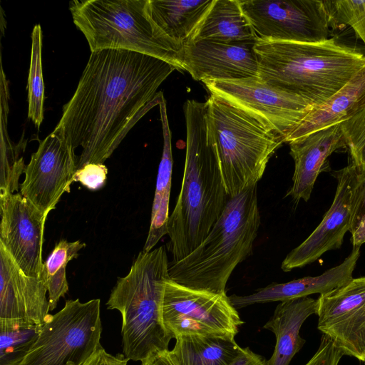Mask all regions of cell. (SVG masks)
<instances>
[{
  "mask_svg": "<svg viewBox=\"0 0 365 365\" xmlns=\"http://www.w3.org/2000/svg\"><path fill=\"white\" fill-rule=\"evenodd\" d=\"M124 354L113 356L101 345L82 365H127Z\"/></svg>",
  "mask_w": 365,
  "mask_h": 365,
  "instance_id": "cell-35",
  "label": "cell"
},
{
  "mask_svg": "<svg viewBox=\"0 0 365 365\" xmlns=\"http://www.w3.org/2000/svg\"><path fill=\"white\" fill-rule=\"evenodd\" d=\"M108 169L103 163H88L78 169L74 182H80L91 190L101 188L107 179Z\"/></svg>",
  "mask_w": 365,
  "mask_h": 365,
  "instance_id": "cell-32",
  "label": "cell"
},
{
  "mask_svg": "<svg viewBox=\"0 0 365 365\" xmlns=\"http://www.w3.org/2000/svg\"><path fill=\"white\" fill-rule=\"evenodd\" d=\"M86 246L80 240H61L44 262L43 276L48 289L50 310H53L61 297L68 291L66 268L68 262L78 257V251Z\"/></svg>",
  "mask_w": 365,
  "mask_h": 365,
  "instance_id": "cell-28",
  "label": "cell"
},
{
  "mask_svg": "<svg viewBox=\"0 0 365 365\" xmlns=\"http://www.w3.org/2000/svg\"><path fill=\"white\" fill-rule=\"evenodd\" d=\"M365 106V66L326 102L315 106L287 137L286 143L341 124Z\"/></svg>",
  "mask_w": 365,
  "mask_h": 365,
  "instance_id": "cell-21",
  "label": "cell"
},
{
  "mask_svg": "<svg viewBox=\"0 0 365 365\" xmlns=\"http://www.w3.org/2000/svg\"><path fill=\"white\" fill-rule=\"evenodd\" d=\"M9 89L6 85L1 86V170L0 193L18 191L19 178L24 173L26 166L20 157L19 145H14L7 132Z\"/></svg>",
  "mask_w": 365,
  "mask_h": 365,
  "instance_id": "cell-27",
  "label": "cell"
},
{
  "mask_svg": "<svg viewBox=\"0 0 365 365\" xmlns=\"http://www.w3.org/2000/svg\"><path fill=\"white\" fill-rule=\"evenodd\" d=\"M165 246L141 251L125 277H120L106 303L122 316L123 352L128 360L145 361L168 350L172 339L160 319V305L169 275Z\"/></svg>",
  "mask_w": 365,
  "mask_h": 365,
  "instance_id": "cell-5",
  "label": "cell"
},
{
  "mask_svg": "<svg viewBox=\"0 0 365 365\" xmlns=\"http://www.w3.org/2000/svg\"><path fill=\"white\" fill-rule=\"evenodd\" d=\"M317 300L306 297L281 302L264 328L272 331L276 338L273 354L266 365H289L294 355L305 344L299 334L305 320L317 314Z\"/></svg>",
  "mask_w": 365,
  "mask_h": 365,
  "instance_id": "cell-20",
  "label": "cell"
},
{
  "mask_svg": "<svg viewBox=\"0 0 365 365\" xmlns=\"http://www.w3.org/2000/svg\"><path fill=\"white\" fill-rule=\"evenodd\" d=\"M214 0H147L145 11L168 37L185 47L192 41Z\"/></svg>",
  "mask_w": 365,
  "mask_h": 365,
  "instance_id": "cell-22",
  "label": "cell"
},
{
  "mask_svg": "<svg viewBox=\"0 0 365 365\" xmlns=\"http://www.w3.org/2000/svg\"><path fill=\"white\" fill-rule=\"evenodd\" d=\"M351 234L353 247H360L365 243V215L361 218Z\"/></svg>",
  "mask_w": 365,
  "mask_h": 365,
  "instance_id": "cell-38",
  "label": "cell"
},
{
  "mask_svg": "<svg viewBox=\"0 0 365 365\" xmlns=\"http://www.w3.org/2000/svg\"><path fill=\"white\" fill-rule=\"evenodd\" d=\"M42 325L0 319V365H19L31 350Z\"/></svg>",
  "mask_w": 365,
  "mask_h": 365,
  "instance_id": "cell-26",
  "label": "cell"
},
{
  "mask_svg": "<svg viewBox=\"0 0 365 365\" xmlns=\"http://www.w3.org/2000/svg\"><path fill=\"white\" fill-rule=\"evenodd\" d=\"M101 301L66 300L48 317L31 350L19 365H82L101 346Z\"/></svg>",
  "mask_w": 365,
  "mask_h": 365,
  "instance_id": "cell-8",
  "label": "cell"
},
{
  "mask_svg": "<svg viewBox=\"0 0 365 365\" xmlns=\"http://www.w3.org/2000/svg\"><path fill=\"white\" fill-rule=\"evenodd\" d=\"M346 148L358 173H365V106L355 115L341 123Z\"/></svg>",
  "mask_w": 365,
  "mask_h": 365,
  "instance_id": "cell-31",
  "label": "cell"
},
{
  "mask_svg": "<svg viewBox=\"0 0 365 365\" xmlns=\"http://www.w3.org/2000/svg\"><path fill=\"white\" fill-rule=\"evenodd\" d=\"M230 365H266V361L246 347L242 348L241 352Z\"/></svg>",
  "mask_w": 365,
  "mask_h": 365,
  "instance_id": "cell-36",
  "label": "cell"
},
{
  "mask_svg": "<svg viewBox=\"0 0 365 365\" xmlns=\"http://www.w3.org/2000/svg\"><path fill=\"white\" fill-rule=\"evenodd\" d=\"M78 157L66 143L52 132L39 142L26 166L20 192L44 215L55 209L74 181Z\"/></svg>",
  "mask_w": 365,
  "mask_h": 365,
  "instance_id": "cell-13",
  "label": "cell"
},
{
  "mask_svg": "<svg viewBox=\"0 0 365 365\" xmlns=\"http://www.w3.org/2000/svg\"><path fill=\"white\" fill-rule=\"evenodd\" d=\"M255 42L192 41L184 47V68L200 81L258 76Z\"/></svg>",
  "mask_w": 365,
  "mask_h": 365,
  "instance_id": "cell-16",
  "label": "cell"
},
{
  "mask_svg": "<svg viewBox=\"0 0 365 365\" xmlns=\"http://www.w3.org/2000/svg\"><path fill=\"white\" fill-rule=\"evenodd\" d=\"M159 108L163 137V153L158 167L150 228L143 249L144 252H150L153 250L161 238L168 235L170 216L169 202L173 159L171 132L167 114L166 101L164 97L161 99Z\"/></svg>",
  "mask_w": 365,
  "mask_h": 365,
  "instance_id": "cell-23",
  "label": "cell"
},
{
  "mask_svg": "<svg viewBox=\"0 0 365 365\" xmlns=\"http://www.w3.org/2000/svg\"><path fill=\"white\" fill-rule=\"evenodd\" d=\"M207 123L216 144L229 197L257 185L269 160L284 143L282 136L251 113L211 94L206 101Z\"/></svg>",
  "mask_w": 365,
  "mask_h": 365,
  "instance_id": "cell-6",
  "label": "cell"
},
{
  "mask_svg": "<svg viewBox=\"0 0 365 365\" xmlns=\"http://www.w3.org/2000/svg\"><path fill=\"white\" fill-rule=\"evenodd\" d=\"M317 328L346 356L365 362V277L317 298Z\"/></svg>",
  "mask_w": 365,
  "mask_h": 365,
  "instance_id": "cell-12",
  "label": "cell"
},
{
  "mask_svg": "<svg viewBox=\"0 0 365 365\" xmlns=\"http://www.w3.org/2000/svg\"><path fill=\"white\" fill-rule=\"evenodd\" d=\"M324 3L330 27L351 26L365 45V0L324 1Z\"/></svg>",
  "mask_w": 365,
  "mask_h": 365,
  "instance_id": "cell-30",
  "label": "cell"
},
{
  "mask_svg": "<svg viewBox=\"0 0 365 365\" xmlns=\"http://www.w3.org/2000/svg\"><path fill=\"white\" fill-rule=\"evenodd\" d=\"M199 40L255 42L257 38L239 0H214L192 39Z\"/></svg>",
  "mask_w": 365,
  "mask_h": 365,
  "instance_id": "cell-24",
  "label": "cell"
},
{
  "mask_svg": "<svg viewBox=\"0 0 365 365\" xmlns=\"http://www.w3.org/2000/svg\"><path fill=\"white\" fill-rule=\"evenodd\" d=\"M364 364H365V362H364Z\"/></svg>",
  "mask_w": 365,
  "mask_h": 365,
  "instance_id": "cell-39",
  "label": "cell"
},
{
  "mask_svg": "<svg viewBox=\"0 0 365 365\" xmlns=\"http://www.w3.org/2000/svg\"><path fill=\"white\" fill-rule=\"evenodd\" d=\"M0 245L28 276L44 277L42 246L47 216L21 192L0 193Z\"/></svg>",
  "mask_w": 365,
  "mask_h": 365,
  "instance_id": "cell-14",
  "label": "cell"
},
{
  "mask_svg": "<svg viewBox=\"0 0 365 365\" xmlns=\"http://www.w3.org/2000/svg\"><path fill=\"white\" fill-rule=\"evenodd\" d=\"M343 356L332 341L322 334L317 351L304 365H338Z\"/></svg>",
  "mask_w": 365,
  "mask_h": 365,
  "instance_id": "cell-33",
  "label": "cell"
},
{
  "mask_svg": "<svg viewBox=\"0 0 365 365\" xmlns=\"http://www.w3.org/2000/svg\"><path fill=\"white\" fill-rule=\"evenodd\" d=\"M42 31L36 24L31 33L30 67L27 81L28 118L39 129L43 120L44 83L41 61Z\"/></svg>",
  "mask_w": 365,
  "mask_h": 365,
  "instance_id": "cell-29",
  "label": "cell"
},
{
  "mask_svg": "<svg viewBox=\"0 0 365 365\" xmlns=\"http://www.w3.org/2000/svg\"><path fill=\"white\" fill-rule=\"evenodd\" d=\"M186 154L181 189L169 216L168 250L170 262L190 255L209 234L229 197L222 179L216 144L207 123V103L184 104Z\"/></svg>",
  "mask_w": 365,
  "mask_h": 365,
  "instance_id": "cell-2",
  "label": "cell"
},
{
  "mask_svg": "<svg viewBox=\"0 0 365 365\" xmlns=\"http://www.w3.org/2000/svg\"><path fill=\"white\" fill-rule=\"evenodd\" d=\"M242 349L235 339L184 335L169 354L178 365H230Z\"/></svg>",
  "mask_w": 365,
  "mask_h": 365,
  "instance_id": "cell-25",
  "label": "cell"
},
{
  "mask_svg": "<svg viewBox=\"0 0 365 365\" xmlns=\"http://www.w3.org/2000/svg\"><path fill=\"white\" fill-rule=\"evenodd\" d=\"M360 257V247H353L344 261L315 277H304L283 283H272L254 293L229 297L231 304L241 309L255 304L284 302L306 297L313 294H325L341 287L353 278V273Z\"/></svg>",
  "mask_w": 365,
  "mask_h": 365,
  "instance_id": "cell-19",
  "label": "cell"
},
{
  "mask_svg": "<svg viewBox=\"0 0 365 365\" xmlns=\"http://www.w3.org/2000/svg\"><path fill=\"white\" fill-rule=\"evenodd\" d=\"M160 319L175 339L184 335L235 339L244 323L226 293L190 288L170 279L165 284Z\"/></svg>",
  "mask_w": 365,
  "mask_h": 365,
  "instance_id": "cell-9",
  "label": "cell"
},
{
  "mask_svg": "<svg viewBox=\"0 0 365 365\" xmlns=\"http://www.w3.org/2000/svg\"><path fill=\"white\" fill-rule=\"evenodd\" d=\"M258 77L319 106L365 66V55L335 38L317 43L257 40Z\"/></svg>",
  "mask_w": 365,
  "mask_h": 365,
  "instance_id": "cell-3",
  "label": "cell"
},
{
  "mask_svg": "<svg viewBox=\"0 0 365 365\" xmlns=\"http://www.w3.org/2000/svg\"><path fill=\"white\" fill-rule=\"evenodd\" d=\"M257 40L317 43L329 38L324 0H239Z\"/></svg>",
  "mask_w": 365,
  "mask_h": 365,
  "instance_id": "cell-10",
  "label": "cell"
},
{
  "mask_svg": "<svg viewBox=\"0 0 365 365\" xmlns=\"http://www.w3.org/2000/svg\"><path fill=\"white\" fill-rule=\"evenodd\" d=\"M141 365H178L169 354V350L152 355L145 361L141 362Z\"/></svg>",
  "mask_w": 365,
  "mask_h": 365,
  "instance_id": "cell-37",
  "label": "cell"
},
{
  "mask_svg": "<svg viewBox=\"0 0 365 365\" xmlns=\"http://www.w3.org/2000/svg\"><path fill=\"white\" fill-rule=\"evenodd\" d=\"M365 215V173H358L353 192V209L349 232H351Z\"/></svg>",
  "mask_w": 365,
  "mask_h": 365,
  "instance_id": "cell-34",
  "label": "cell"
},
{
  "mask_svg": "<svg viewBox=\"0 0 365 365\" xmlns=\"http://www.w3.org/2000/svg\"><path fill=\"white\" fill-rule=\"evenodd\" d=\"M261 223L257 185L230 197L218 220L184 259L169 263L171 280L217 294L226 293L235 268L252 252Z\"/></svg>",
  "mask_w": 365,
  "mask_h": 365,
  "instance_id": "cell-4",
  "label": "cell"
},
{
  "mask_svg": "<svg viewBox=\"0 0 365 365\" xmlns=\"http://www.w3.org/2000/svg\"><path fill=\"white\" fill-rule=\"evenodd\" d=\"M44 277L26 275L0 245V319L43 325L50 304Z\"/></svg>",
  "mask_w": 365,
  "mask_h": 365,
  "instance_id": "cell-17",
  "label": "cell"
},
{
  "mask_svg": "<svg viewBox=\"0 0 365 365\" xmlns=\"http://www.w3.org/2000/svg\"><path fill=\"white\" fill-rule=\"evenodd\" d=\"M294 163L292 185L286 196L298 202H307L327 158L336 150L346 148L341 125L328 127L289 142Z\"/></svg>",
  "mask_w": 365,
  "mask_h": 365,
  "instance_id": "cell-18",
  "label": "cell"
},
{
  "mask_svg": "<svg viewBox=\"0 0 365 365\" xmlns=\"http://www.w3.org/2000/svg\"><path fill=\"white\" fill-rule=\"evenodd\" d=\"M203 83L210 94L225 99L272 127L284 143L314 107L302 96L267 84L258 76Z\"/></svg>",
  "mask_w": 365,
  "mask_h": 365,
  "instance_id": "cell-11",
  "label": "cell"
},
{
  "mask_svg": "<svg viewBox=\"0 0 365 365\" xmlns=\"http://www.w3.org/2000/svg\"><path fill=\"white\" fill-rule=\"evenodd\" d=\"M176 70L170 63L122 49L91 53L71 98L53 130L73 150L76 170L103 163L150 110L159 106L160 84Z\"/></svg>",
  "mask_w": 365,
  "mask_h": 365,
  "instance_id": "cell-1",
  "label": "cell"
},
{
  "mask_svg": "<svg viewBox=\"0 0 365 365\" xmlns=\"http://www.w3.org/2000/svg\"><path fill=\"white\" fill-rule=\"evenodd\" d=\"M332 175L337 180L332 204L315 230L286 256L281 265L284 272L308 265L325 252L341 247L351 227L357 171L350 163Z\"/></svg>",
  "mask_w": 365,
  "mask_h": 365,
  "instance_id": "cell-15",
  "label": "cell"
},
{
  "mask_svg": "<svg viewBox=\"0 0 365 365\" xmlns=\"http://www.w3.org/2000/svg\"><path fill=\"white\" fill-rule=\"evenodd\" d=\"M147 0H74L69 9L91 52L122 49L162 59L185 71L184 47L149 19Z\"/></svg>",
  "mask_w": 365,
  "mask_h": 365,
  "instance_id": "cell-7",
  "label": "cell"
}]
</instances>
